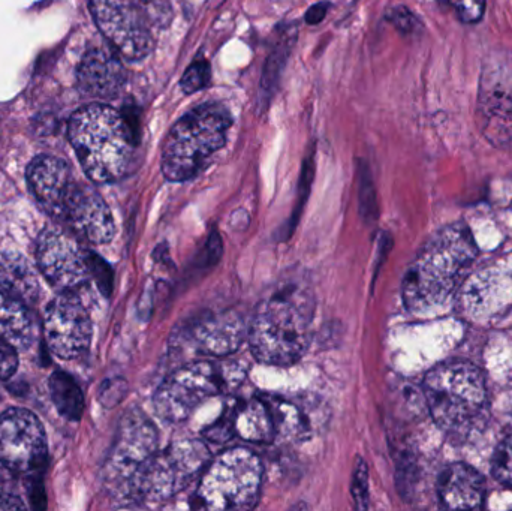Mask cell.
<instances>
[{"label":"cell","instance_id":"cell-1","mask_svg":"<svg viewBox=\"0 0 512 511\" xmlns=\"http://www.w3.org/2000/svg\"><path fill=\"white\" fill-rule=\"evenodd\" d=\"M315 308L312 287L303 278L277 284L256 306L248 324L255 359L271 366L297 363L310 344Z\"/></svg>","mask_w":512,"mask_h":511},{"label":"cell","instance_id":"cell-2","mask_svg":"<svg viewBox=\"0 0 512 511\" xmlns=\"http://www.w3.org/2000/svg\"><path fill=\"white\" fill-rule=\"evenodd\" d=\"M477 254V243L465 224L438 231L406 270L402 287L406 309L423 314L444 306Z\"/></svg>","mask_w":512,"mask_h":511},{"label":"cell","instance_id":"cell-3","mask_svg":"<svg viewBox=\"0 0 512 511\" xmlns=\"http://www.w3.org/2000/svg\"><path fill=\"white\" fill-rule=\"evenodd\" d=\"M69 140L92 182L125 177L138 146L137 129L128 116L105 104H89L72 114Z\"/></svg>","mask_w":512,"mask_h":511},{"label":"cell","instance_id":"cell-4","mask_svg":"<svg viewBox=\"0 0 512 511\" xmlns=\"http://www.w3.org/2000/svg\"><path fill=\"white\" fill-rule=\"evenodd\" d=\"M424 396L436 425L451 437H466L484 426L489 416V393L477 366L448 362L424 378Z\"/></svg>","mask_w":512,"mask_h":511},{"label":"cell","instance_id":"cell-5","mask_svg":"<svg viewBox=\"0 0 512 511\" xmlns=\"http://www.w3.org/2000/svg\"><path fill=\"white\" fill-rule=\"evenodd\" d=\"M231 125L230 111L218 102H207L186 113L165 138L161 159L164 176L170 182L197 177L227 143Z\"/></svg>","mask_w":512,"mask_h":511},{"label":"cell","instance_id":"cell-6","mask_svg":"<svg viewBox=\"0 0 512 511\" xmlns=\"http://www.w3.org/2000/svg\"><path fill=\"white\" fill-rule=\"evenodd\" d=\"M262 464L248 449L225 450L200 477L192 507L207 510H251L258 503Z\"/></svg>","mask_w":512,"mask_h":511},{"label":"cell","instance_id":"cell-7","mask_svg":"<svg viewBox=\"0 0 512 511\" xmlns=\"http://www.w3.org/2000/svg\"><path fill=\"white\" fill-rule=\"evenodd\" d=\"M212 461L209 447L200 440L170 444L144 465L132 483L128 498L143 503H162L188 488L203 476Z\"/></svg>","mask_w":512,"mask_h":511},{"label":"cell","instance_id":"cell-8","mask_svg":"<svg viewBox=\"0 0 512 511\" xmlns=\"http://www.w3.org/2000/svg\"><path fill=\"white\" fill-rule=\"evenodd\" d=\"M224 363L200 360L176 369L155 393V411L168 423H182L195 408L240 383Z\"/></svg>","mask_w":512,"mask_h":511},{"label":"cell","instance_id":"cell-9","mask_svg":"<svg viewBox=\"0 0 512 511\" xmlns=\"http://www.w3.org/2000/svg\"><path fill=\"white\" fill-rule=\"evenodd\" d=\"M158 429L141 410H129L120 420L104 465L108 491L128 498L135 477L158 452Z\"/></svg>","mask_w":512,"mask_h":511},{"label":"cell","instance_id":"cell-10","mask_svg":"<svg viewBox=\"0 0 512 511\" xmlns=\"http://www.w3.org/2000/svg\"><path fill=\"white\" fill-rule=\"evenodd\" d=\"M89 6L96 26L120 57L135 62L152 53V21L138 0H89Z\"/></svg>","mask_w":512,"mask_h":511},{"label":"cell","instance_id":"cell-11","mask_svg":"<svg viewBox=\"0 0 512 511\" xmlns=\"http://www.w3.org/2000/svg\"><path fill=\"white\" fill-rule=\"evenodd\" d=\"M478 122L496 146L512 143V54L493 51L484 60L478 84Z\"/></svg>","mask_w":512,"mask_h":511},{"label":"cell","instance_id":"cell-12","mask_svg":"<svg viewBox=\"0 0 512 511\" xmlns=\"http://www.w3.org/2000/svg\"><path fill=\"white\" fill-rule=\"evenodd\" d=\"M92 252L60 228H45L36 240V263L42 275L62 291L78 290L92 278Z\"/></svg>","mask_w":512,"mask_h":511},{"label":"cell","instance_id":"cell-13","mask_svg":"<svg viewBox=\"0 0 512 511\" xmlns=\"http://www.w3.org/2000/svg\"><path fill=\"white\" fill-rule=\"evenodd\" d=\"M0 461L18 474H36L47 462V437L38 417L23 408L0 416Z\"/></svg>","mask_w":512,"mask_h":511},{"label":"cell","instance_id":"cell-14","mask_svg":"<svg viewBox=\"0 0 512 511\" xmlns=\"http://www.w3.org/2000/svg\"><path fill=\"white\" fill-rule=\"evenodd\" d=\"M248 338V324L237 312L198 315L174 336V345L200 356L224 357L236 353Z\"/></svg>","mask_w":512,"mask_h":511},{"label":"cell","instance_id":"cell-15","mask_svg":"<svg viewBox=\"0 0 512 511\" xmlns=\"http://www.w3.org/2000/svg\"><path fill=\"white\" fill-rule=\"evenodd\" d=\"M44 330L51 353L63 360L77 359L86 353L92 341L89 312L69 291H63L47 306Z\"/></svg>","mask_w":512,"mask_h":511},{"label":"cell","instance_id":"cell-16","mask_svg":"<svg viewBox=\"0 0 512 511\" xmlns=\"http://www.w3.org/2000/svg\"><path fill=\"white\" fill-rule=\"evenodd\" d=\"M59 221L95 245L110 242L116 233L107 203L95 189L78 182L66 198Z\"/></svg>","mask_w":512,"mask_h":511},{"label":"cell","instance_id":"cell-17","mask_svg":"<svg viewBox=\"0 0 512 511\" xmlns=\"http://www.w3.org/2000/svg\"><path fill=\"white\" fill-rule=\"evenodd\" d=\"M26 179L39 206L59 221L66 198L77 183L69 165L63 159L41 155L30 162Z\"/></svg>","mask_w":512,"mask_h":511},{"label":"cell","instance_id":"cell-18","mask_svg":"<svg viewBox=\"0 0 512 511\" xmlns=\"http://www.w3.org/2000/svg\"><path fill=\"white\" fill-rule=\"evenodd\" d=\"M77 80L86 95L114 99L125 89L128 74L116 51L92 48L78 66Z\"/></svg>","mask_w":512,"mask_h":511},{"label":"cell","instance_id":"cell-19","mask_svg":"<svg viewBox=\"0 0 512 511\" xmlns=\"http://www.w3.org/2000/svg\"><path fill=\"white\" fill-rule=\"evenodd\" d=\"M486 488V480L471 465H448L439 477V501L448 510L481 509L486 500Z\"/></svg>","mask_w":512,"mask_h":511},{"label":"cell","instance_id":"cell-20","mask_svg":"<svg viewBox=\"0 0 512 511\" xmlns=\"http://www.w3.org/2000/svg\"><path fill=\"white\" fill-rule=\"evenodd\" d=\"M0 336L15 350H27L33 341V320L23 297L0 284Z\"/></svg>","mask_w":512,"mask_h":511},{"label":"cell","instance_id":"cell-21","mask_svg":"<svg viewBox=\"0 0 512 511\" xmlns=\"http://www.w3.org/2000/svg\"><path fill=\"white\" fill-rule=\"evenodd\" d=\"M234 435L256 444L271 443L276 438V426L267 399L254 398L234 404Z\"/></svg>","mask_w":512,"mask_h":511},{"label":"cell","instance_id":"cell-22","mask_svg":"<svg viewBox=\"0 0 512 511\" xmlns=\"http://www.w3.org/2000/svg\"><path fill=\"white\" fill-rule=\"evenodd\" d=\"M267 402L273 414L276 437L303 441L315 431V419L304 404L280 398H267Z\"/></svg>","mask_w":512,"mask_h":511},{"label":"cell","instance_id":"cell-23","mask_svg":"<svg viewBox=\"0 0 512 511\" xmlns=\"http://www.w3.org/2000/svg\"><path fill=\"white\" fill-rule=\"evenodd\" d=\"M50 393L57 411L68 420H80L84 411V396L74 378L57 371L50 378Z\"/></svg>","mask_w":512,"mask_h":511},{"label":"cell","instance_id":"cell-24","mask_svg":"<svg viewBox=\"0 0 512 511\" xmlns=\"http://www.w3.org/2000/svg\"><path fill=\"white\" fill-rule=\"evenodd\" d=\"M0 284L17 293L23 299H33L38 291V281L24 258H6L0 266Z\"/></svg>","mask_w":512,"mask_h":511},{"label":"cell","instance_id":"cell-25","mask_svg":"<svg viewBox=\"0 0 512 511\" xmlns=\"http://www.w3.org/2000/svg\"><path fill=\"white\" fill-rule=\"evenodd\" d=\"M289 48H291V36H288L286 41L282 39L280 44L277 45L276 50L268 57L261 81L262 99H270V96L273 95L274 90H276L280 72H282L286 59H288Z\"/></svg>","mask_w":512,"mask_h":511},{"label":"cell","instance_id":"cell-26","mask_svg":"<svg viewBox=\"0 0 512 511\" xmlns=\"http://www.w3.org/2000/svg\"><path fill=\"white\" fill-rule=\"evenodd\" d=\"M210 63L204 59L195 60L185 74H183L180 86H182L183 92L191 93L200 92V90L206 89L210 84Z\"/></svg>","mask_w":512,"mask_h":511},{"label":"cell","instance_id":"cell-27","mask_svg":"<svg viewBox=\"0 0 512 511\" xmlns=\"http://www.w3.org/2000/svg\"><path fill=\"white\" fill-rule=\"evenodd\" d=\"M351 492L355 509H369V470H367L366 462L360 458L355 462L354 473H352Z\"/></svg>","mask_w":512,"mask_h":511},{"label":"cell","instance_id":"cell-28","mask_svg":"<svg viewBox=\"0 0 512 511\" xmlns=\"http://www.w3.org/2000/svg\"><path fill=\"white\" fill-rule=\"evenodd\" d=\"M493 474L499 482L512 488V435L498 447L493 456Z\"/></svg>","mask_w":512,"mask_h":511},{"label":"cell","instance_id":"cell-29","mask_svg":"<svg viewBox=\"0 0 512 511\" xmlns=\"http://www.w3.org/2000/svg\"><path fill=\"white\" fill-rule=\"evenodd\" d=\"M204 437L212 443H227L234 435V404L225 408L222 416L204 431Z\"/></svg>","mask_w":512,"mask_h":511},{"label":"cell","instance_id":"cell-30","mask_svg":"<svg viewBox=\"0 0 512 511\" xmlns=\"http://www.w3.org/2000/svg\"><path fill=\"white\" fill-rule=\"evenodd\" d=\"M387 20L390 21L402 35H417V33L423 29L420 18H418L411 9L405 8V6H396V8L391 9L387 14Z\"/></svg>","mask_w":512,"mask_h":511},{"label":"cell","instance_id":"cell-31","mask_svg":"<svg viewBox=\"0 0 512 511\" xmlns=\"http://www.w3.org/2000/svg\"><path fill=\"white\" fill-rule=\"evenodd\" d=\"M358 179H360L361 212L364 213L366 219H369V216L375 218V189H373L372 177H370L366 162H361L360 168H358Z\"/></svg>","mask_w":512,"mask_h":511},{"label":"cell","instance_id":"cell-32","mask_svg":"<svg viewBox=\"0 0 512 511\" xmlns=\"http://www.w3.org/2000/svg\"><path fill=\"white\" fill-rule=\"evenodd\" d=\"M457 17L465 24H477L486 14L487 0H451Z\"/></svg>","mask_w":512,"mask_h":511},{"label":"cell","instance_id":"cell-33","mask_svg":"<svg viewBox=\"0 0 512 511\" xmlns=\"http://www.w3.org/2000/svg\"><path fill=\"white\" fill-rule=\"evenodd\" d=\"M144 11L149 15L150 21L159 27H167L173 20V8L170 0H138Z\"/></svg>","mask_w":512,"mask_h":511},{"label":"cell","instance_id":"cell-34","mask_svg":"<svg viewBox=\"0 0 512 511\" xmlns=\"http://www.w3.org/2000/svg\"><path fill=\"white\" fill-rule=\"evenodd\" d=\"M17 368L18 357L15 348L0 336V380L11 378L17 372Z\"/></svg>","mask_w":512,"mask_h":511},{"label":"cell","instance_id":"cell-35","mask_svg":"<svg viewBox=\"0 0 512 511\" xmlns=\"http://www.w3.org/2000/svg\"><path fill=\"white\" fill-rule=\"evenodd\" d=\"M90 267H92V278L96 279L99 288L108 296L111 291V285H113V273H111L110 267L93 252L92 257H90Z\"/></svg>","mask_w":512,"mask_h":511},{"label":"cell","instance_id":"cell-36","mask_svg":"<svg viewBox=\"0 0 512 511\" xmlns=\"http://www.w3.org/2000/svg\"><path fill=\"white\" fill-rule=\"evenodd\" d=\"M328 9H330V3L328 2H319L316 5H313L312 8L307 11L306 14V23L307 24H319L322 20H324L325 15H327Z\"/></svg>","mask_w":512,"mask_h":511},{"label":"cell","instance_id":"cell-37","mask_svg":"<svg viewBox=\"0 0 512 511\" xmlns=\"http://www.w3.org/2000/svg\"><path fill=\"white\" fill-rule=\"evenodd\" d=\"M436 2H438L439 5H448V3L451 2V0H436Z\"/></svg>","mask_w":512,"mask_h":511}]
</instances>
